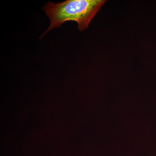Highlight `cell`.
I'll return each instance as SVG.
<instances>
[{"label": "cell", "instance_id": "6da1fadb", "mask_svg": "<svg viewBox=\"0 0 156 156\" xmlns=\"http://www.w3.org/2000/svg\"><path fill=\"white\" fill-rule=\"evenodd\" d=\"M106 2L104 0H66L57 4L48 2L43 10L50 19V24L41 37L67 21L77 22L80 30L86 29L92 18Z\"/></svg>", "mask_w": 156, "mask_h": 156}]
</instances>
